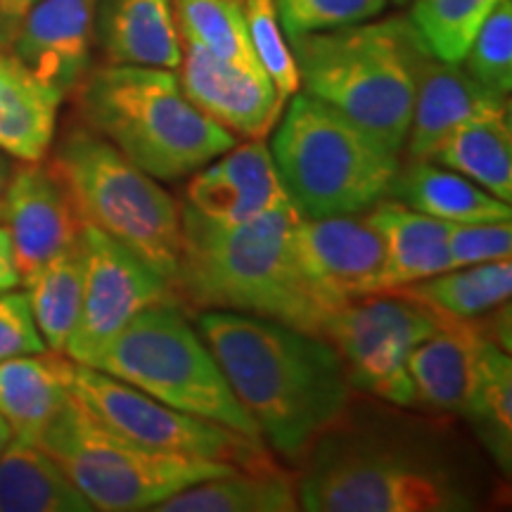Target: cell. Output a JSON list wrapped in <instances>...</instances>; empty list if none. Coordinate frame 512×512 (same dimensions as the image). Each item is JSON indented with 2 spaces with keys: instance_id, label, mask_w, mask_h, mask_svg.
<instances>
[{
  "instance_id": "obj_19",
  "label": "cell",
  "mask_w": 512,
  "mask_h": 512,
  "mask_svg": "<svg viewBox=\"0 0 512 512\" xmlns=\"http://www.w3.org/2000/svg\"><path fill=\"white\" fill-rule=\"evenodd\" d=\"M482 318L441 316L439 328L422 339L408 356V375L415 387V406L441 415H465L479 344Z\"/></svg>"
},
{
  "instance_id": "obj_23",
  "label": "cell",
  "mask_w": 512,
  "mask_h": 512,
  "mask_svg": "<svg viewBox=\"0 0 512 512\" xmlns=\"http://www.w3.org/2000/svg\"><path fill=\"white\" fill-rule=\"evenodd\" d=\"M387 197L446 223L512 221L508 202L432 159L411 157L399 164Z\"/></svg>"
},
{
  "instance_id": "obj_33",
  "label": "cell",
  "mask_w": 512,
  "mask_h": 512,
  "mask_svg": "<svg viewBox=\"0 0 512 512\" xmlns=\"http://www.w3.org/2000/svg\"><path fill=\"white\" fill-rule=\"evenodd\" d=\"M242 8H245L249 41H252L256 60L280 98L287 102L294 93H299L302 79H299L290 41L280 27L275 0H242Z\"/></svg>"
},
{
  "instance_id": "obj_11",
  "label": "cell",
  "mask_w": 512,
  "mask_h": 512,
  "mask_svg": "<svg viewBox=\"0 0 512 512\" xmlns=\"http://www.w3.org/2000/svg\"><path fill=\"white\" fill-rule=\"evenodd\" d=\"M72 394L107 430L152 451L207 458L245 470L273 465L264 441L166 406L98 368L76 363Z\"/></svg>"
},
{
  "instance_id": "obj_17",
  "label": "cell",
  "mask_w": 512,
  "mask_h": 512,
  "mask_svg": "<svg viewBox=\"0 0 512 512\" xmlns=\"http://www.w3.org/2000/svg\"><path fill=\"white\" fill-rule=\"evenodd\" d=\"M185 207L219 223H245L294 209L266 138L235 143L192 174Z\"/></svg>"
},
{
  "instance_id": "obj_14",
  "label": "cell",
  "mask_w": 512,
  "mask_h": 512,
  "mask_svg": "<svg viewBox=\"0 0 512 512\" xmlns=\"http://www.w3.org/2000/svg\"><path fill=\"white\" fill-rule=\"evenodd\" d=\"M98 0H36L0 36V46L62 98L76 93L91 67Z\"/></svg>"
},
{
  "instance_id": "obj_6",
  "label": "cell",
  "mask_w": 512,
  "mask_h": 512,
  "mask_svg": "<svg viewBox=\"0 0 512 512\" xmlns=\"http://www.w3.org/2000/svg\"><path fill=\"white\" fill-rule=\"evenodd\" d=\"M271 133L275 169L302 219L366 214L401 164L399 152L309 93L292 95Z\"/></svg>"
},
{
  "instance_id": "obj_32",
  "label": "cell",
  "mask_w": 512,
  "mask_h": 512,
  "mask_svg": "<svg viewBox=\"0 0 512 512\" xmlns=\"http://www.w3.org/2000/svg\"><path fill=\"white\" fill-rule=\"evenodd\" d=\"M411 24L432 57L460 64L501 0H411Z\"/></svg>"
},
{
  "instance_id": "obj_41",
  "label": "cell",
  "mask_w": 512,
  "mask_h": 512,
  "mask_svg": "<svg viewBox=\"0 0 512 512\" xmlns=\"http://www.w3.org/2000/svg\"><path fill=\"white\" fill-rule=\"evenodd\" d=\"M12 439V430H10V425L8 422H5L3 418H0V453H3V448L8 446V441Z\"/></svg>"
},
{
  "instance_id": "obj_25",
  "label": "cell",
  "mask_w": 512,
  "mask_h": 512,
  "mask_svg": "<svg viewBox=\"0 0 512 512\" xmlns=\"http://www.w3.org/2000/svg\"><path fill=\"white\" fill-rule=\"evenodd\" d=\"M157 512H294L299 510L297 477L280 467H235L169 496Z\"/></svg>"
},
{
  "instance_id": "obj_8",
  "label": "cell",
  "mask_w": 512,
  "mask_h": 512,
  "mask_svg": "<svg viewBox=\"0 0 512 512\" xmlns=\"http://www.w3.org/2000/svg\"><path fill=\"white\" fill-rule=\"evenodd\" d=\"M88 368L117 377L178 411L264 441L176 299H162L140 311Z\"/></svg>"
},
{
  "instance_id": "obj_15",
  "label": "cell",
  "mask_w": 512,
  "mask_h": 512,
  "mask_svg": "<svg viewBox=\"0 0 512 512\" xmlns=\"http://www.w3.org/2000/svg\"><path fill=\"white\" fill-rule=\"evenodd\" d=\"M3 221L8 223L22 283L53 256L76 245L83 230L62 178L41 162H24L12 171L3 192Z\"/></svg>"
},
{
  "instance_id": "obj_30",
  "label": "cell",
  "mask_w": 512,
  "mask_h": 512,
  "mask_svg": "<svg viewBox=\"0 0 512 512\" xmlns=\"http://www.w3.org/2000/svg\"><path fill=\"white\" fill-rule=\"evenodd\" d=\"M434 311L448 318L479 320L510 302L512 261H489V264L460 266L434 275L422 283L399 287Z\"/></svg>"
},
{
  "instance_id": "obj_28",
  "label": "cell",
  "mask_w": 512,
  "mask_h": 512,
  "mask_svg": "<svg viewBox=\"0 0 512 512\" xmlns=\"http://www.w3.org/2000/svg\"><path fill=\"white\" fill-rule=\"evenodd\" d=\"M463 418L475 427L498 467L512 463V361L510 351L484 337L479 344Z\"/></svg>"
},
{
  "instance_id": "obj_38",
  "label": "cell",
  "mask_w": 512,
  "mask_h": 512,
  "mask_svg": "<svg viewBox=\"0 0 512 512\" xmlns=\"http://www.w3.org/2000/svg\"><path fill=\"white\" fill-rule=\"evenodd\" d=\"M17 285H22V278L17 271L15 247L8 226H0V292L15 290Z\"/></svg>"
},
{
  "instance_id": "obj_35",
  "label": "cell",
  "mask_w": 512,
  "mask_h": 512,
  "mask_svg": "<svg viewBox=\"0 0 512 512\" xmlns=\"http://www.w3.org/2000/svg\"><path fill=\"white\" fill-rule=\"evenodd\" d=\"M389 0H275L287 38L351 27L375 19Z\"/></svg>"
},
{
  "instance_id": "obj_34",
  "label": "cell",
  "mask_w": 512,
  "mask_h": 512,
  "mask_svg": "<svg viewBox=\"0 0 512 512\" xmlns=\"http://www.w3.org/2000/svg\"><path fill=\"white\" fill-rule=\"evenodd\" d=\"M465 72L508 98L512 91V0H501L467 50Z\"/></svg>"
},
{
  "instance_id": "obj_26",
  "label": "cell",
  "mask_w": 512,
  "mask_h": 512,
  "mask_svg": "<svg viewBox=\"0 0 512 512\" xmlns=\"http://www.w3.org/2000/svg\"><path fill=\"white\" fill-rule=\"evenodd\" d=\"M0 512H93L36 441L12 434L0 453Z\"/></svg>"
},
{
  "instance_id": "obj_16",
  "label": "cell",
  "mask_w": 512,
  "mask_h": 512,
  "mask_svg": "<svg viewBox=\"0 0 512 512\" xmlns=\"http://www.w3.org/2000/svg\"><path fill=\"white\" fill-rule=\"evenodd\" d=\"M178 69L183 93L211 121L235 138L259 140L271 136L285 100L264 72H249L192 43H183Z\"/></svg>"
},
{
  "instance_id": "obj_39",
  "label": "cell",
  "mask_w": 512,
  "mask_h": 512,
  "mask_svg": "<svg viewBox=\"0 0 512 512\" xmlns=\"http://www.w3.org/2000/svg\"><path fill=\"white\" fill-rule=\"evenodd\" d=\"M36 0H0V36L8 31Z\"/></svg>"
},
{
  "instance_id": "obj_43",
  "label": "cell",
  "mask_w": 512,
  "mask_h": 512,
  "mask_svg": "<svg viewBox=\"0 0 512 512\" xmlns=\"http://www.w3.org/2000/svg\"><path fill=\"white\" fill-rule=\"evenodd\" d=\"M0 221H3V200H0Z\"/></svg>"
},
{
  "instance_id": "obj_18",
  "label": "cell",
  "mask_w": 512,
  "mask_h": 512,
  "mask_svg": "<svg viewBox=\"0 0 512 512\" xmlns=\"http://www.w3.org/2000/svg\"><path fill=\"white\" fill-rule=\"evenodd\" d=\"M510 112L508 98L472 79L460 64L441 62L427 53L420 60L408 126V157L430 159L456 128L477 117Z\"/></svg>"
},
{
  "instance_id": "obj_37",
  "label": "cell",
  "mask_w": 512,
  "mask_h": 512,
  "mask_svg": "<svg viewBox=\"0 0 512 512\" xmlns=\"http://www.w3.org/2000/svg\"><path fill=\"white\" fill-rule=\"evenodd\" d=\"M24 292H0V361L46 351Z\"/></svg>"
},
{
  "instance_id": "obj_5",
  "label": "cell",
  "mask_w": 512,
  "mask_h": 512,
  "mask_svg": "<svg viewBox=\"0 0 512 512\" xmlns=\"http://www.w3.org/2000/svg\"><path fill=\"white\" fill-rule=\"evenodd\" d=\"M287 41L304 93L328 102L392 150H403L418 67L430 53L411 19H368Z\"/></svg>"
},
{
  "instance_id": "obj_12",
  "label": "cell",
  "mask_w": 512,
  "mask_h": 512,
  "mask_svg": "<svg viewBox=\"0 0 512 512\" xmlns=\"http://www.w3.org/2000/svg\"><path fill=\"white\" fill-rule=\"evenodd\" d=\"M81 242L86 254L83 297L64 354L79 366H93L140 311L174 294L162 273L102 230L83 226Z\"/></svg>"
},
{
  "instance_id": "obj_4",
  "label": "cell",
  "mask_w": 512,
  "mask_h": 512,
  "mask_svg": "<svg viewBox=\"0 0 512 512\" xmlns=\"http://www.w3.org/2000/svg\"><path fill=\"white\" fill-rule=\"evenodd\" d=\"M76 100L83 126L157 181L192 176L238 143L192 105L174 69L107 64L83 79Z\"/></svg>"
},
{
  "instance_id": "obj_31",
  "label": "cell",
  "mask_w": 512,
  "mask_h": 512,
  "mask_svg": "<svg viewBox=\"0 0 512 512\" xmlns=\"http://www.w3.org/2000/svg\"><path fill=\"white\" fill-rule=\"evenodd\" d=\"M174 17L183 43L249 72H264L249 41L242 0H174Z\"/></svg>"
},
{
  "instance_id": "obj_7",
  "label": "cell",
  "mask_w": 512,
  "mask_h": 512,
  "mask_svg": "<svg viewBox=\"0 0 512 512\" xmlns=\"http://www.w3.org/2000/svg\"><path fill=\"white\" fill-rule=\"evenodd\" d=\"M48 164L62 178L83 226L136 252L171 285L181 254V204L157 178L88 126L72 128Z\"/></svg>"
},
{
  "instance_id": "obj_40",
  "label": "cell",
  "mask_w": 512,
  "mask_h": 512,
  "mask_svg": "<svg viewBox=\"0 0 512 512\" xmlns=\"http://www.w3.org/2000/svg\"><path fill=\"white\" fill-rule=\"evenodd\" d=\"M10 176H12V166L8 162V157L0 152V200H3V192H5V188H8Z\"/></svg>"
},
{
  "instance_id": "obj_1",
  "label": "cell",
  "mask_w": 512,
  "mask_h": 512,
  "mask_svg": "<svg viewBox=\"0 0 512 512\" xmlns=\"http://www.w3.org/2000/svg\"><path fill=\"white\" fill-rule=\"evenodd\" d=\"M195 328L264 444L292 463H302L351 408V387L328 339L235 311H197Z\"/></svg>"
},
{
  "instance_id": "obj_3",
  "label": "cell",
  "mask_w": 512,
  "mask_h": 512,
  "mask_svg": "<svg viewBox=\"0 0 512 512\" xmlns=\"http://www.w3.org/2000/svg\"><path fill=\"white\" fill-rule=\"evenodd\" d=\"M294 209L219 223L181 202V254L171 294L190 311H235L323 335L332 309L306 278L292 245Z\"/></svg>"
},
{
  "instance_id": "obj_24",
  "label": "cell",
  "mask_w": 512,
  "mask_h": 512,
  "mask_svg": "<svg viewBox=\"0 0 512 512\" xmlns=\"http://www.w3.org/2000/svg\"><path fill=\"white\" fill-rule=\"evenodd\" d=\"M62 100L0 46V152L19 162H43L53 145Z\"/></svg>"
},
{
  "instance_id": "obj_27",
  "label": "cell",
  "mask_w": 512,
  "mask_h": 512,
  "mask_svg": "<svg viewBox=\"0 0 512 512\" xmlns=\"http://www.w3.org/2000/svg\"><path fill=\"white\" fill-rule=\"evenodd\" d=\"M432 162L458 171L479 188L512 202V126L510 112L467 121L441 143Z\"/></svg>"
},
{
  "instance_id": "obj_13",
  "label": "cell",
  "mask_w": 512,
  "mask_h": 512,
  "mask_svg": "<svg viewBox=\"0 0 512 512\" xmlns=\"http://www.w3.org/2000/svg\"><path fill=\"white\" fill-rule=\"evenodd\" d=\"M292 245L306 278L332 311L354 299L384 292L387 252L368 214L323 219L299 216L292 228Z\"/></svg>"
},
{
  "instance_id": "obj_42",
  "label": "cell",
  "mask_w": 512,
  "mask_h": 512,
  "mask_svg": "<svg viewBox=\"0 0 512 512\" xmlns=\"http://www.w3.org/2000/svg\"><path fill=\"white\" fill-rule=\"evenodd\" d=\"M396 5H406V3H411V0H394Z\"/></svg>"
},
{
  "instance_id": "obj_10",
  "label": "cell",
  "mask_w": 512,
  "mask_h": 512,
  "mask_svg": "<svg viewBox=\"0 0 512 512\" xmlns=\"http://www.w3.org/2000/svg\"><path fill=\"white\" fill-rule=\"evenodd\" d=\"M441 313L406 290H387L354 299L332 311L323 339L337 351L351 392L394 406H415L408 356L439 328Z\"/></svg>"
},
{
  "instance_id": "obj_29",
  "label": "cell",
  "mask_w": 512,
  "mask_h": 512,
  "mask_svg": "<svg viewBox=\"0 0 512 512\" xmlns=\"http://www.w3.org/2000/svg\"><path fill=\"white\" fill-rule=\"evenodd\" d=\"M83 273H86V254L79 238L76 245L53 256L24 280L31 316L43 342L48 349L62 354L79 318Z\"/></svg>"
},
{
  "instance_id": "obj_36",
  "label": "cell",
  "mask_w": 512,
  "mask_h": 512,
  "mask_svg": "<svg viewBox=\"0 0 512 512\" xmlns=\"http://www.w3.org/2000/svg\"><path fill=\"white\" fill-rule=\"evenodd\" d=\"M448 252H451L453 268L510 259L512 221L451 223Z\"/></svg>"
},
{
  "instance_id": "obj_22",
  "label": "cell",
  "mask_w": 512,
  "mask_h": 512,
  "mask_svg": "<svg viewBox=\"0 0 512 512\" xmlns=\"http://www.w3.org/2000/svg\"><path fill=\"white\" fill-rule=\"evenodd\" d=\"M76 363L62 351H38L0 361V418L12 434L36 441L72 396Z\"/></svg>"
},
{
  "instance_id": "obj_20",
  "label": "cell",
  "mask_w": 512,
  "mask_h": 512,
  "mask_svg": "<svg viewBox=\"0 0 512 512\" xmlns=\"http://www.w3.org/2000/svg\"><path fill=\"white\" fill-rule=\"evenodd\" d=\"M95 43L107 64L178 69L183 38L174 0H98Z\"/></svg>"
},
{
  "instance_id": "obj_9",
  "label": "cell",
  "mask_w": 512,
  "mask_h": 512,
  "mask_svg": "<svg viewBox=\"0 0 512 512\" xmlns=\"http://www.w3.org/2000/svg\"><path fill=\"white\" fill-rule=\"evenodd\" d=\"M36 444L62 467L93 510L140 512L233 465L138 446L93 418L74 394L43 427Z\"/></svg>"
},
{
  "instance_id": "obj_2",
  "label": "cell",
  "mask_w": 512,
  "mask_h": 512,
  "mask_svg": "<svg viewBox=\"0 0 512 512\" xmlns=\"http://www.w3.org/2000/svg\"><path fill=\"white\" fill-rule=\"evenodd\" d=\"M297 477L299 510L470 512L479 484L439 441L382 425H351L347 413L313 441Z\"/></svg>"
},
{
  "instance_id": "obj_21",
  "label": "cell",
  "mask_w": 512,
  "mask_h": 512,
  "mask_svg": "<svg viewBox=\"0 0 512 512\" xmlns=\"http://www.w3.org/2000/svg\"><path fill=\"white\" fill-rule=\"evenodd\" d=\"M366 214L382 235L387 252L384 292L422 283L453 268L448 252L451 223L432 219L389 197L377 202Z\"/></svg>"
}]
</instances>
